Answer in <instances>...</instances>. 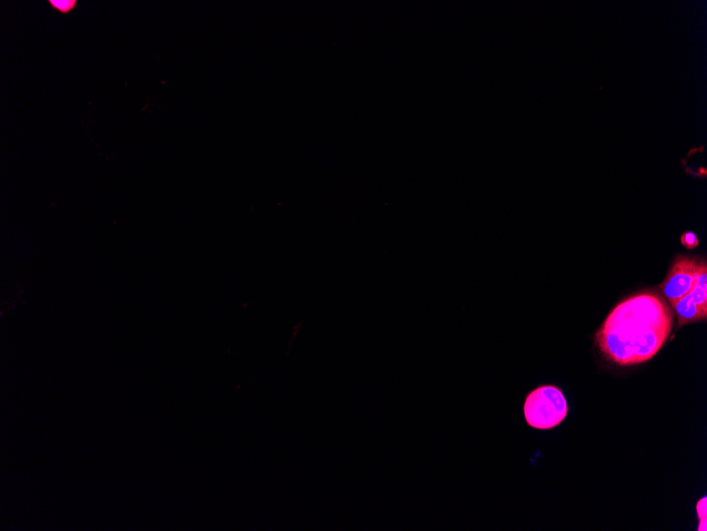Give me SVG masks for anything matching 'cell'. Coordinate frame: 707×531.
Here are the masks:
<instances>
[{
	"label": "cell",
	"mask_w": 707,
	"mask_h": 531,
	"mask_svg": "<svg viewBox=\"0 0 707 531\" xmlns=\"http://www.w3.org/2000/svg\"><path fill=\"white\" fill-rule=\"evenodd\" d=\"M681 240H682L683 245L687 246L688 249H693V247L698 245V238L692 232L685 233L682 236Z\"/></svg>",
	"instance_id": "obj_6"
},
{
	"label": "cell",
	"mask_w": 707,
	"mask_h": 531,
	"mask_svg": "<svg viewBox=\"0 0 707 531\" xmlns=\"http://www.w3.org/2000/svg\"><path fill=\"white\" fill-rule=\"evenodd\" d=\"M678 317V328L706 321L707 317V263L699 259L696 285L690 294L683 297L673 308Z\"/></svg>",
	"instance_id": "obj_4"
},
{
	"label": "cell",
	"mask_w": 707,
	"mask_h": 531,
	"mask_svg": "<svg viewBox=\"0 0 707 531\" xmlns=\"http://www.w3.org/2000/svg\"><path fill=\"white\" fill-rule=\"evenodd\" d=\"M49 4L61 14H68L77 7L76 0H50Z\"/></svg>",
	"instance_id": "obj_5"
},
{
	"label": "cell",
	"mask_w": 707,
	"mask_h": 531,
	"mask_svg": "<svg viewBox=\"0 0 707 531\" xmlns=\"http://www.w3.org/2000/svg\"><path fill=\"white\" fill-rule=\"evenodd\" d=\"M674 327V312L664 296L643 292L623 300L595 334V344L609 362L629 367L654 359Z\"/></svg>",
	"instance_id": "obj_1"
},
{
	"label": "cell",
	"mask_w": 707,
	"mask_h": 531,
	"mask_svg": "<svg viewBox=\"0 0 707 531\" xmlns=\"http://www.w3.org/2000/svg\"><path fill=\"white\" fill-rule=\"evenodd\" d=\"M569 413L566 396L555 385H540L525 397L523 416L528 426L538 431H549L560 426Z\"/></svg>",
	"instance_id": "obj_2"
},
{
	"label": "cell",
	"mask_w": 707,
	"mask_h": 531,
	"mask_svg": "<svg viewBox=\"0 0 707 531\" xmlns=\"http://www.w3.org/2000/svg\"><path fill=\"white\" fill-rule=\"evenodd\" d=\"M698 263L699 259L695 257L678 256L675 259L661 286L670 307L674 308L679 300L695 288Z\"/></svg>",
	"instance_id": "obj_3"
}]
</instances>
